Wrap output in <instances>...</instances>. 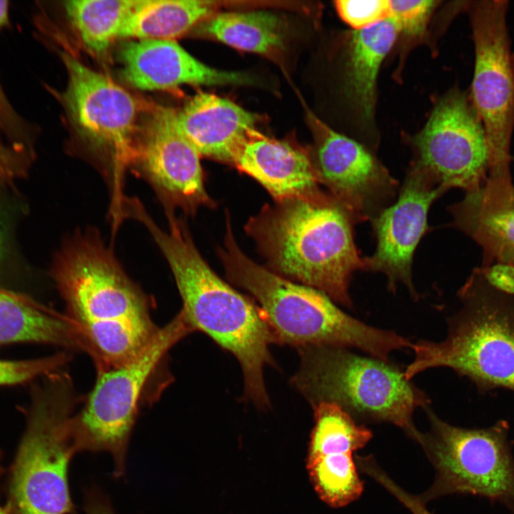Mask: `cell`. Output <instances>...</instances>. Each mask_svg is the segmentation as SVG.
<instances>
[{
	"instance_id": "27",
	"label": "cell",
	"mask_w": 514,
	"mask_h": 514,
	"mask_svg": "<svg viewBox=\"0 0 514 514\" xmlns=\"http://www.w3.org/2000/svg\"><path fill=\"white\" fill-rule=\"evenodd\" d=\"M9 1L0 0V32L10 24ZM38 126L12 106L0 80V137L9 143L34 149Z\"/></svg>"
},
{
	"instance_id": "34",
	"label": "cell",
	"mask_w": 514,
	"mask_h": 514,
	"mask_svg": "<svg viewBox=\"0 0 514 514\" xmlns=\"http://www.w3.org/2000/svg\"><path fill=\"white\" fill-rule=\"evenodd\" d=\"M2 460H3V452L0 449V479L5 473L4 468L2 465ZM0 514H9L8 510L6 508V506L2 507L0 504Z\"/></svg>"
},
{
	"instance_id": "6",
	"label": "cell",
	"mask_w": 514,
	"mask_h": 514,
	"mask_svg": "<svg viewBox=\"0 0 514 514\" xmlns=\"http://www.w3.org/2000/svg\"><path fill=\"white\" fill-rule=\"evenodd\" d=\"M59 371L32 387L26 429L5 485L9 514L76 513L68 477L76 453V399L70 378Z\"/></svg>"
},
{
	"instance_id": "5",
	"label": "cell",
	"mask_w": 514,
	"mask_h": 514,
	"mask_svg": "<svg viewBox=\"0 0 514 514\" xmlns=\"http://www.w3.org/2000/svg\"><path fill=\"white\" fill-rule=\"evenodd\" d=\"M297 350L300 366L291 383L312 407L334 403L358 422L392 423L417 442L420 431L414 425L413 413L428 406L430 400L398 365L338 346Z\"/></svg>"
},
{
	"instance_id": "1",
	"label": "cell",
	"mask_w": 514,
	"mask_h": 514,
	"mask_svg": "<svg viewBox=\"0 0 514 514\" xmlns=\"http://www.w3.org/2000/svg\"><path fill=\"white\" fill-rule=\"evenodd\" d=\"M161 228L148 213L138 221L166 258L182 300V313L193 331H201L233 354L243 371V399L261 409L270 406L264 368L274 364L269 351L276 343L258 304L223 281L198 251L185 221L167 216Z\"/></svg>"
},
{
	"instance_id": "30",
	"label": "cell",
	"mask_w": 514,
	"mask_h": 514,
	"mask_svg": "<svg viewBox=\"0 0 514 514\" xmlns=\"http://www.w3.org/2000/svg\"><path fill=\"white\" fill-rule=\"evenodd\" d=\"M339 17L353 30H363L390 17L389 0H337Z\"/></svg>"
},
{
	"instance_id": "16",
	"label": "cell",
	"mask_w": 514,
	"mask_h": 514,
	"mask_svg": "<svg viewBox=\"0 0 514 514\" xmlns=\"http://www.w3.org/2000/svg\"><path fill=\"white\" fill-rule=\"evenodd\" d=\"M444 193L423 174L408 168L398 199L371 221L377 245L373 254L364 258V270L385 274L390 291L395 292L401 283L413 298L418 297L412 279L413 253L428 230L430 205Z\"/></svg>"
},
{
	"instance_id": "7",
	"label": "cell",
	"mask_w": 514,
	"mask_h": 514,
	"mask_svg": "<svg viewBox=\"0 0 514 514\" xmlns=\"http://www.w3.org/2000/svg\"><path fill=\"white\" fill-rule=\"evenodd\" d=\"M430 429L417 441L433 466V483L418 495L425 504L453 494L483 497L514 514V457L509 423L483 428L455 426L424 408Z\"/></svg>"
},
{
	"instance_id": "18",
	"label": "cell",
	"mask_w": 514,
	"mask_h": 514,
	"mask_svg": "<svg viewBox=\"0 0 514 514\" xmlns=\"http://www.w3.org/2000/svg\"><path fill=\"white\" fill-rule=\"evenodd\" d=\"M452 226L483 249L481 267L514 265V184L511 177L488 176L477 189L450 206Z\"/></svg>"
},
{
	"instance_id": "3",
	"label": "cell",
	"mask_w": 514,
	"mask_h": 514,
	"mask_svg": "<svg viewBox=\"0 0 514 514\" xmlns=\"http://www.w3.org/2000/svg\"><path fill=\"white\" fill-rule=\"evenodd\" d=\"M227 214L218 256L228 279L258 302L276 343L296 348L315 345L358 348L385 361H390L394 351L411 348L409 339L349 316L323 292L285 278L249 258L237 244Z\"/></svg>"
},
{
	"instance_id": "19",
	"label": "cell",
	"mask_w": 514,
	"mask_h": 514,
	"mask_svg": "<svg viewBox=\"0 0 514 514\" xmlns=\"http://www.w3.org/2000/svg\"><path fill=\"white\" fill-rule=\"evenodd\" d=\"M179 128L199 154L233 165L258 116L229 99L201 92L176 111Z\"/></svg>"
},
{
	"instance_id": "31",
	"label": "cell",
	"mask_w": 514,
	"mask_h": 514,
	"mask_svg": "<svg viewBox=\"0 0 514 514\" xmlns=\"http://www.w3.org/2000/svg\"><path fill=\"white\" fill-rule=\"evenodd\" d=\"M34 150L11 144L0 137V181L22 176L34 158Z\"/></svg>"
},
{
	"instance_id": "10",
	"label": "cell",
	"mask_w": 514,
	"mask_h": 514,
	"mask_svg": "<svg viewBox=\"0 0 514 514\" xmlns=\"http://www.w3.org/2000/svg\"><path fill=\"white\" fill-rule=\"evenodd\" d=\"M51 274L76 326L114 321L153 322L149 302L96 231L74 234Z\"/></svg>"
},
{
	"instance_id": "21",
	"label": "cell",
	"mask_w": 514,
	"mask_h": 514,
	"mask_svg": "<svg viewBox=\"0 0 514 514\" xmlns=\"http://www.w3.org/2000/svg\"><path fill=\"white\" fill-rule=\"evenodd\" d=\"M23 342L82 350L76 325L68 315L0 288V346Z\"/></svg>"
},
{
	"instance_id": "17",
	"label": "cell",
	"mask_w": 514,
	"mask_h": 514,
	"mask_svg": "<svg viewBox=\"0 0 514 514\" xmlns=\"http://www.w3.org/2000/svg\"><path fill=\"white\" fill-rule=\"evenodd\" d=\"M119 58L123 78L143 91L166 90L183 84L251 86L257 83L248 74L207 66L174 40L129 39L121 46Z\"/></svg>"
},
{
	"instance_id": "4",
	"label": "cell",
	"mask_w": 514,
	"mask_h": 514,
	"mask_svg": "<svg viewBox=\"0 0 514 514\" xmlns=\"http://www.w3.org/2000/svg\"><path fill=\"white\" fill-rule=\"evenodd\" d=\"M457 295L461 307L448 319L445 338L413 343L414 358L404 370L405 378L445 367L468 378L480 393L514 392V296L492 287L480 267Z\"/></svg>"
},
{
	"instance_id": "25",
	"label": "cell",
	"mask_w": 514,
	"mask_h": 514,
	"mask_svg": "<svg viewBox=\"0 0 514 514\" xmlns=\"http://www.w3.org/2000/svg\"><path fill=\"white\" fill-rule=\"evenodd\" d=\"M313 408L314 426L310 436L307 458L336 451L356 453L365 447L373 437L370 429L336 404L322 403Z\"/></svg>"
},
{
	"instance_id": "8",
	"label": "cell",
	"mask_w": 514,
	"mask_h": 514,
	"mask_svg": "<svg viewBox=\"0 0 514 514\" xmlns=\"http://www.w3.org/2000/svg\"><path fill=\"white\" fill-rule=\"evenodd\" d=\"M67 84L59 96L79 138L103 165L110 183L111 203L119 202L124 174L135 158L141 125L140 105L124 87L106 75L59 49Z\"/></svg>"
},
{
	"instance_id": "12",
	"label": "cell",
	"mask_w": 514,
	"mask_h": 514,
	"mask_svg": "<svg viewBox=\"0 0 514 514\" xmlns=\"http://www.w3.org/2000/svg\"><path fill=\"white\" fill-rule=\"evenodd\" d=\"M407 139L412 153L409 168L445 193L455 188L477 189L488 177L484 128L468 92L458 86L437 99L424 126Z\"/></svg>"
},
{
	"instance_id": "22",
	"label": "cell",
	"mask_w": 514,
	"mask_h": 514,
	"mask_svg": "<svg viewBox=\"0 0 514 514\" xmlns=\"http://www.w3.org/2000/svg\"><path fill=\"white\" fill-rule=\"evenodd\" d=\"M193 30L236 49L268 56L284 51L289 37L285 18L264 10L217 12Z\"/></svg>"
},
{
	"instance_id": "32",
	"label": "cell",
	"mask_w": 514,
	"mask_h": 514,
	"mask_svg": "<svg viewBox=\"0 0 514 514\" xmlns=\"http://www.w3.org/2000/svg\"><path fill=\"white\" fill-rule=\"evenodd\" d=\"M487 282L495 289L514 296V265L495 263L488 267H481Z\"/></svg>"
},
{
	"instance_id": "33",
	"label": "cell",
	"mask_w": 514,
	"mask_h": 514,
	"mask_svg": "<svg viewBox=\"0 0 514 514\" xmlns=\"http://www.w3.org/2000/svg\"><path fill=\"white\" fill-rule=\"evenodd\" d=\"M84 509L86 514H114L109 498L97 488L86 492Z\"/></svg>"
},
{
	"instance_id": "29",
	"label": "cell",
	"mask_w": 514,
	"mask_h": 514,
	"mask_svg": "<svg viewBox=\"0 0 514 514\" xmlns=\"http://www.w3.org/2000/svg\"><path fill=\"white\" fill-rule=\"evenodd\" d=\"M69 359L68 353L29 360H0V386H12L30 382L44 377L60 368Z\"/></svg>"
},
{
	"instance_id": "23",
	"label": "cell",
	"mask_w": 514,
	"mask_h": 514,
	"mask_svg": "<svg viewBox=\"0 0 514 514\" xmlns=\"http://www.w3.org/2000/svg\"><path fill=\"white\" fill-rule=\"evenodd\" d=\"M218 7L211 1L138 0L119 39L174 40L217 13Z\"/></svg>"
},
{
	"instance_id": "24",
	"label": "cell",
	"mask_w": 514,
	"mask_h": 514,
	"mask_svg": "<svg viewBox=\"0 0 514 514\" xmlns=\"http://www.w3.org/2000/svg\"><path fill=\"white\" fill-rule=\"evenodd\" d=\"M138 0H69L66 17L83 46L91 54H107Z\"/></svg>"
},
{
	"instance_id": "15",
	"label": "cell",
	"mask_w": 514,
	"mask_h": 514,
	"mask_svg": "<svg viewBox=\"0 0 514 514\" xmlns=\"http://www.w3.org/2000/svg\"><path fill=\"white\" fill-rule=\"evenodd\" d=\"M200 158L179 128L176 111L157 106L141 126L130 168L151 186L166 214L181 210L193 216L201 207L214 205L205 188Z\"/></svg>"
},
{
	"instance_id": "11",
	"label": "cell",
	"mask_w": 514,
	"mask_h": 514,
	"mask_svg": "<svg viewBox=\"0 0 514 514\" xmlns=\"http://www.w3.org/2000/svg\"><path fill=\"white\" fill-rule=\"evenodd\" d=\"M506 0L468 1L475 63L469 94L485 133L488 176H511L510 143L514 129V70L507 26Z\"/></svg>"
},
{
	"instance_id": "26",
	"label": "cell",
	"mask_w": 514,
	"mask_h": 514,
	"mask_svg": "<svg viewBox=\"0 0 514 514\" xmlns=\"http://www.w3.org/2000/svg\"><path fill=\"white\" fill-rule=\"evenodd\" d=\"M353 452L336 451L307 458L306 466L315 491L336 503L358 500L364 489Z\"/></svg>"
},
{
	"instance_id": "35",
	"label": "cell",
	"mask_w": 514,
	"mask_h": 514,
	"mask_svg": "<svg viewBox=\"0 0 514 514\" xmlns=\"http://www.w3.org/2000/svg\"><path fill=\"white\" fill-rule=\"evenodd\" d=\"M1 238H0V256H1Z\"/></svg>"
},
{
	"instance_id": "36",
	"label": "cell",
	"mask_w": 514,
	"mask_h": 514,
	"mask_svg": "<svg viewBox=\"0 0 514 514\" xmlns=\"http://www.w3.org/2000/svg\"><path fill=\"white\" fill-rule=\"evenodd\" d=\"M513 70H514V55H513Z\"/></svg>"
},
{
	"instance_id": "9",
	"label": "cell",
	"mask_w": 514,
	"mask_h": 514,
	"mask_svg": "<svg viewBox=\"0 0 514 514\" xmlns=\"http://www.w3.org/2000/svg\"><path fill=\"white\" fill-rule=\"evenodd\" d=\"M193 332L179 312L160 328L148 347L120 366L97 371L93 389L81 411L74 415L75 451H106L114 462V475L125 473V460L138 404L154 371L169 350Z\"/></svg>"
},
{
	"instance_id": "14",
	"label": "cell",
	"mask_w": 514,
	"mask_h": 514,
	"mask_svg": "<svg viewBox=\"0 0 514 514\" xmlns=\"http://www.w3.org/2000/svg\"><path fill=\"white\" fill-rule=\"evenodd\" d=\"M398 38L389 17L363 30L344 31L336 39L333 91L341 133L375 152L380 143L376 120L378 78Z\"/></svg>"
},
{
	"instance_id": "2",
	"label": "cell",
	"mask_w": 514,
	"mask_h": 514,
	"mask_svg": "<svg viewBox=\"0 0 514 514\" xmlns=\"http://www.w3.org/2000/svg\"><path fill=\"white\" fill-rule=\"evenodd\" d=\"M355 222L328 192L275 201L246 224V233L273 273L316 288L349 308L353 273L364 270Z\"/></svg>"
},
{
	"instance_id": "13",
	"label": "cell",
	"mask_w": 514,
	"mask_h": 514,
	"mask_svg": "<svg viewBox=\"0 0 514 514\" xmlns=\"http://www.w3.org/2000/svg\"><path fill=\"white\" fill-rule=\"evenodd\" d=\"M313 137L309 156L320 185L354 222L373 221L395 201L398 183L361 143L306 110Z\"/></svg>"
},
{
	"instance_id": "28",
	"label": "cell",
	"mask_w": 514,
	"mask_h": 514,
	"mask_svg": "<svg viewBox=\"0 0 514 514\" xmlns=\"http://www.w3.org/2000/svg\"><path fill=\"white\" fill-rule=\"evenodd\" d=\"M440 1H390V15L398 28V37L409 45L423 38Z\"/></svg>"
},
{
	"instance_id": "20",
	"label": "cell",
	"mask_w": 514,
	"mask_h": 514,
	"mask_svg": "<svg viewBox=\"0 0 514 514\" xmlns=\"http://www.w3.org/2000/svg\"><path fill=\"white\" fill-rule=\"evenodd\" d=\"M233 166L261 183L275 201L321 191L308 152L257 131L243 143Z\"/></svg>"
}]
</instances>
